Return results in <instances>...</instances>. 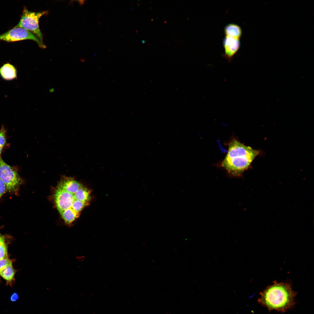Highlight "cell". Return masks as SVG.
Returning <instances> with one entry per match:
<instances>
[{
    "label": "cell",
    "mask_w": 314,
    "mask_h": 314,
    "mask_svg": "<svg viewBox=\"0 0 314 314\" xmlns=\"http://www.w3.org/2000/svg\"><path fill=\"white\" fill-rule=\"evenodd\" d=\"M91 191L71 177H63L54 191L56 207L65 224L70 226L89 204Z\"/></svg>",
    "instance_id": "obj_1"
},
{
    "label": "cell",
    "mask_w": 314,
    "mask_h": 314,
    "mask_svg": "<svg viewBox=\"0 0 314 314\" xmlns=\"http://www.w3.org/2000/svg\"><path fill=\"white\" fill-rule=\"evenodd\" d=\"M297 294L289 283L274 281L261 292L258 301L270 311L275 310L284 312L295 305Z\"/></svg>",
    "instance_id": "obj_2"
},
{
    "label": "cell",
    "mask_w": 314,
    "mask_h": 314,
    "mask_svg": "<svg viewBox=\"0 0 314 314\" xmlns=\"http://www.w3.org/2000/svg\"><path fill=\"white\" fill-rule=\"evenodd\" d=\"M259 152L233 139L229 144L228 151L222 166L230 174L240 176L249 168Z\"/></svg>",
    "instance_id": "obj_3"
},
{
    "label": "cell",
    "mask_w": 314,
    "mask_h": 314,
    "mask_svg": "<svg viewBox=\"0 0 314 314\" xmlns=\"http://www.w3.org/2000/svg\"><path fill=\"white\" fill-rule=\"evenodd\" d=\"M0 178L4 183L6 190L17 195L22 180L17 170L5 163L0 157Z\"/></svg>",
    "instance_id": "obj_4"
},
{
    "label": "cell",
    "mask_w": 314,
    "mask_h": 314,
    "mask_svg": "<svg viewBox=\"0 0 314 314\" xmlns=\"http://www.w3.org/2000/svg\"><path fill=\"white\" fill-rule=\"evenodd\" d=\"M47 12H33L24 8L22 12L20 19L16 26L24 28L33 33L42 43L43 36L40 29L39 21L43 15Z\"/></svg>",
    "instance_id": "obj_5"
},
{
    "label": "cell",
    "mask_w": 314,
    "mask_h": 314,
    "mask_svg": "<svg viewBox=\"0 0 314 314\" xmlns=\"http://www.w3.org/2000/svg\"><path fill=\"white\" fill-rule=\"evenodd\" d=\"M26 40L35 41L41 48H44L46 47L36 35L22 28L15 26L8 31L0 35V40L7 42Z\"/></svg>",
    "instance_id": "obj_6"
},
{
    "label": "cell",
    "mask_w": 314,
    "mask_h": 314,
    "mask_svg": "<svg viewBox=\"0 0 314 314\" xmlns=\"http://www.w3.org/2000/svg\"><path fill=\"white\" fill-rule=\"evenodd\" d=\"M239 39L226 36L223 40L224 56L229 60L232 58L239 49Z\"/></svg>",
    "instance_id": "obj_7"
},
{
    "label": "cell",
    "mask_w": 314,
    "mask_h": 314,
    "mask_svg": "<svg viewBox=\"0 0 314 314\" xmlns=\"http://www.w3.org/2000/svg\"><path fill=\"white\" fill-rule=\"evenodd\" d=\"M0 76L6 80L10 81L16 79L17 76V69L11 64L6 63L0 67Z\"/></svg>",
    "instance_id": "obj_8"
},
{
    "label": "cell",
    "mask_w": 314,
    "mask_h": 314,
    "mask_svg": "<svg viewBox=\"0 0 314 314\" xmlns=\"http://www.w3.org/2000/svg\"><path fill=\"white\" fill-rule=\"evenodd\" d=\"M16 272V270L12 264L6 266L2 269L0 272V275L6 281L7 285H9L12 286L15 281L14 276Z\"/></svg>",
    "instance_id": "obj_9"
},
{
    "label": "cell",
    "mask_w": 314,
    "mask_h": 314,
    "mask_svg": "<svg viewBox=\"0 0 314 314\" xmlns=\"http://www.w3.org/2000/svg\"><path fill=\"white\" fill-rule=\"evenodd\" d=\"M224 31L226 36L239 39L242 35L241 28L234 24H229L226 25L224 28Z\"/></svg>",
    "instance_id": "obj_10"
},
{
    "label": "cell",
    "mask_w": 314,
    "mask_h": 314,
    "mask_svg": "<svg viewBox=\"0 0 314 314\" xmlns=\"http://www.w3.org/2000/svg\"><path fill=\"white\" fill-rule=\"evenodd\" d=\"M7 258V247L4 237L0 239V259Z\"/></svg>",
    "instance_id": "obj_11"
},
{
    "label": "cell",
    "mask_w": 314,
    "mask_h": 314,
    "mask_svg": "<svg viewBox=\"0 0 314 314\" xmlns=\"http://www.w3.org/2000/svg\"><path fill=\"white\" fill-rule=\"evenodd\" d=\"M6 142V130L3 126L0 130V146L2 148Z\"/></svg>",
    "instance_id": "obj_12"
},
{
    "label": "cell",
    "mask_w": 314,
    "mask_h": 314,
    "mask_svg": "<svg viewBox=\"0 0 314 314\" xmlns=\"http://www.w3.org/2000/svg\"><path fill=\"white\" fill-rule=\"evenodd\" d=\"M12 264V261L8 258L0 259V272L5 267Z\"/></svg>",
    "instance_id": "obj_13"
},
{
    "label": "cell",
    "mask_w": 314,
    "mask_h": 314,
    "mask_svg": "<svg viewBox=\"0 0 314 314\" xmlns=\"http://www.w3.org/2000/svg\"><path fill=\"white\" fill-rule=\"evenodd\" d=\"M6 190V186L0 178V198L4 194Z\"/></svg>",
    "instance_id": "obj_14"
},
{
    "label": "cell",
    "mask_w": 314,
    "mask_h": 314,
    "mask_svg": "<svg viewBox=\"0 0 314 314\" xmlns=\"http://www.w3.org/2000/svg\"><path fill=\"white\" fill-rule=\"evenodd\" d=\"M19 298V296L17 293H13L10 297V299L12 302L16 301Z\"/></svg>",
    "instance_id": "obj_15"
},
{
    "label": "cell",
    "mask_w": 314,
    "mask_h": 314,
    "mask_svg": "<svg viewBox=\"0 0 314 314\" xmlns=\"http://www.w3.org/2000/svg\"><path fill=\"white\" fill-rule=\"evenodd\" d=\"M2 149H3V148L2 147H1L0 146V157H1V154Z\"/></svg>",
    "instance_id": "obj_16"
},
{
    "label": "cell",
    "mask_w": 314,
    "mask_h": 314,
    "mask_svg": "<svg viewBox=\"0 0 314 314\" xmlns=\"http://www.w3.org/2000/svg\"><path fill=\"white\" fill-rule=\"evenodd\" d=\"M4 237L0 233V239Z\"/></svg>",
    "instance_id": "obj_17"
}]
</instances>
